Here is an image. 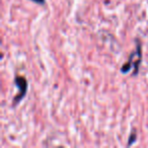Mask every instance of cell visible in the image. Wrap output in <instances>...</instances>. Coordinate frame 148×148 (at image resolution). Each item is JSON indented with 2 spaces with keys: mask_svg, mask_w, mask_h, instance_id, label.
<instances>
[{
  "mask_svg": "<svg viewBox=\"0 0 148 148\" xmlns=\"http://www.w3.org/2000/svg\"><path fill=\"white\" fill-rule=\"evenodd\" d=\"M14 81H15V85H16L17 88H18L19 92H18V95H15L14 99H13V106L17 105V103L25 97L27 90V81L23 76H16Z\"/></svg>",
  "mask_w": 148,
  "mask_h": 148,
  "instance_id": "2",
  "label": "cell"
},
{
  "mask_svg": "<svg viewBox=\"0 0 148 148\" xmlns=\"http://www.w3.org/2000/svg\"><path fill=\"white\" fill-rule=\"evenodd\" d=\"M140 62H141V46H140V44H137L136 50L130 55L129 61L126 64H124L121 71L123 72L124 74H126V73H128V72H130V70H131L132 68H134V69H135L134 74H137V71L139 70Z\"/></svg>",
  "mask_w": 148,
  "mask_h": 148,
  "instance_id": "1",
  "label": "cell"
},
{
  "mask_svg": "<svg viewBox=\"0 0 148 148\" xmlns=\"http://www.w3.org/2000/svg\"><path fill=\"white\" fill-rule=\"evenodd\" d=\"M32 1L38 3V4H44L45 3V0H32Z\"/></svg>",
  "mask_w": 148,
  "mask_h": 148,
  "instance_id": "4",
  "label": "cell"
},
{
  "mask_svg": "<svg viewBox=\"0 0 148 148\" xmlns=\"http://www.w3.org/2000/svg\"><path fill=\"white\" fill-rule=\"evenodd\" d=\"M136 133H133L132 134V136H131V138H129V143H128V145H132V144L135 142V140H136Z\"/></svg>",
  "mask_w": 148,
  "mask_h": 148,
  "instance_id": "3",
  "label": "cell"
}]
</instances>
